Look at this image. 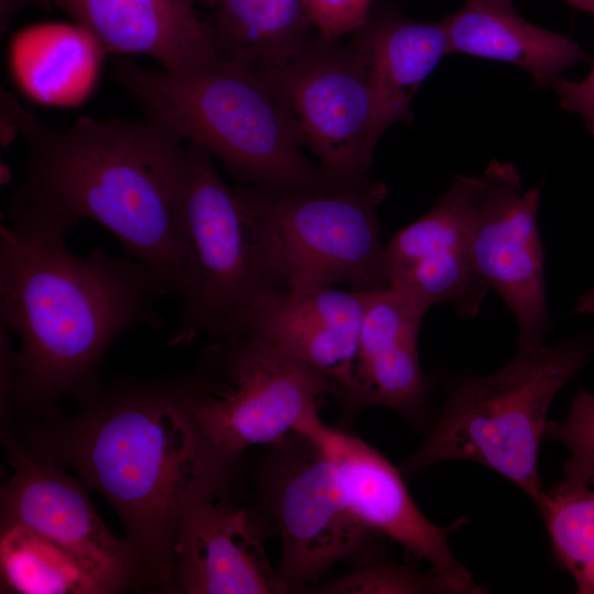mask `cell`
Masks as SVG:
<instances>
[{
	"label": "cell",
	"instance_id": "obj_31",
	"mask_svg": "<svg viewBox=\"0 0 594 594\" xmlns=\"http://www.w3.org/2000/svg\"><path fill=\"white\" fill-rule=\"evenodd\" d=\"M571 7L587 12L594 13V0H564Z\"/></svg>",
	"mask_w": 594,
	"mask_h": 594
},
{
	"label": "cell",
	"instance_id": "obj_16",
	"mask_svg": "<svg viewBox=\"0 0 594 594\" xmlns=\"http://www.w3.org/2000/svg\"><path fill=\"white\" fill-rule=\"evenodd\" d=\"M385 263L388 286L425 310L449 304L463 319L476 317L490 286L471 257L458 176L436 206L389 239Z\"/></svg>",
	"mask_w": 594,
	"mask_h": 594
},
{
	"label": "cell",
	"instance_id": "obj_7",
	"mask_svg": "<svg viewBox=\"0 0 594 594\" xmlns=\"http://www.w3.org/2000/svg\"><path fill=\"white\" fill-rule=\"evenodd\" d=\"M215 339L172 385L207 439L229 458L278 443L319 414L326 395L336 396L328 377L258 339Z\"/></svg>",
	"mask_w": 594,
	"mask_h": 594
},
{
	"label": "cell",
	"instance_id": "obj_20",
	"mask_svg": "<svg viewBox=\"0 0 594 594\" xmlns=\"http://www.w3.org/2000/svg\"><path fill=\"white\" fill-rule=\"evenodd\" d=\"M451 53L514 64L537 85L551 86L569 67L588 61L583 48L566 35L536 26L514 10L466 3L443 19Z\"/></svg>",
	"mask_w": 594,
	"mask_h": 594
},
{
	"label": "cell",
	"instance_id": "obj_19",
	"mask_svg": "<svg viewBox=\"0 0 594 594\" xmlns=\"http://www.w3.org/2000/svg\"><path fill=\"white\" fill-rule=\"evenodd\" d=\"M352 38L364 55L387 128L410 118L415 94L451 53L443 20L416 21L389 9L373 8Z\"/></svg>",
	"mask_w": 594,
	"mask_h": 594
},
{
	"label": "cell",
	"instance_id": "obj_13",
	"mask_svg": "<svg viewBox=\"0 0 594 594\" xmlns=\"http://www.w3.org/2000/svg\"><path fill=\"white\" fill-rule=\"evenodd\" d=\"M7 440L13 473L1 492V528L20 525L65 548L113 593L141 584L138 552L105 525L84 486L58 465Z\"/></svg>",
	"mask_w": 594,
	"mask_h": 594
},
{
	"label": "cell",
	"instance_id": "obj_24",
	"mask_svg": "<svg viewBox=\"0 0 594 594\" xmlns=\"http://www.w3.org/2000/svg\"><path fill=\"white\" fill-rule=\"evenodd\" d=\"M538 509L556 562L572 575L578 593L594 594V491L562 480L544 492Z\"/></svg>",
	"mask_w": 594,
	"mask_h": 594
},
{
	"label": "cell",
	"instance_id": "obj_27",
	"mask_svg": "<svg viewBox=\"0 0 594 594\" xmlns=\"http://www.w3.org/2000/svg\"><path fill=\"white\" fill-rule=\"evenodd\" d=\"M319 34L339 38L367 20L375 0H301Z\"/></svg>",
	"mask_w": 594,
	"mask_h": 594
},
{
	"label": "cell",
	"instance_id": "obj_3",
	"mask_svg": "<svg viewBox=\"0 0 594 594\" xmlns=\"http://www.w3.org/2000/svg\"><path fill=\"white\" fill-rule=\"evenodd\" d=\"M1 106L28 150L25 177L7 212L31 215L67 231L82 219L94 220L177 293L186 141L148 117H81L70 127L54 129L8 92Z\"/></svg>",
	"mask_w": 594,
	"mask_h": 594
},
{
	"label": "cell",
	"instance_id": "obj_11",
	"mask_svg": "<svg viewBox=\"0 0 594 594\" xmlns=\"http://www.w3.org/2000/svg\"><path fill=\"white\" fill-rule=\"evenodd\" d=\"M457 176L476 272L512 312L518 348L544 344L550 319L538 228L540 186L525 190L516 167L496 160L479 177Z\"/></svg>",
	"mask_w": 594,
	"mask_h": 594
},
{
	"label": "cell",
	"instance_id": "obj_9",
	"mask_svg": "<svg viewBox=\"0 0 594 594\" xmlns=\"http://www.w3.org/2000/svg\"><path fill=\"white\" fill-rule=\"evenodd\" d=\"M317 32L282 66L260 69L287 111L302 141L332 179L367 177L376 144L387 129L364 55L351 37Z\"/></svg>",
	"mask_w": 594,
	"mask_h": 594
},
{
	"label": "cell",
	"instance_id": "obj_12",
	"mask_svg": "<svg viewBox=\"0 0 594 594\" xmlns=\"http://www.w3.org/2000/svg\"><path fill=\"white\" fill-rule=\"evenodd\" d=\"M294 432L309 437L330 458L345 498L363 525L430 563L431 572L457 593L482 592L449 548L448 535L459 522L447 528L430 521L383 454L361 438L326 425L319 414L306 418Z\"/></svg>",
	"mask_w": 594,
	"mask_h": 594
},
{
	"label": "cell",
	"instance_id": "obj_6",
	"mask_svg": "<svg viewBox=\"0 0 594 594\" xmlns=\"http://www.w3.org/2000/svg\"><path fill=\"white\" fill-rule=\"evenodd\" d=\"M183 310L172 345L220 336L243 310L286 289L270 240L239 186H228L212 155L186 142L179 196Z\"/></svg>",
	"mask_w": 594,
	"mask_h": 594
},
{
	"label": "cell",
	"instance_id": "obj_23",
	"mask_svg": "<svg viewBox=\"0 0 594 594\" xmlns=\"http://www.w3.org/2000/svg\"><path fill=\"white\" fill-rule=\"evenodd\" d=\"M2 590L21 594L113 593L81 559L20 525L1 528Z\"/></svg>",
	"mask_w": 594,
	"mask_h": 594
},
{
	"label": "cell",
	"instance_id": "obj_17",
	"mask_svg": "<svg viewBox=\"0 0 594 594\" xmlns=\"http://www.w3.org/2000/svg\"><path fill=\"white\" fill-rule=\"evenodd\" d=\"M426 312L389 286L365 292L346 406H384L413 421L425 417L430 385L419 361L418 334Z\"/></svg>",
	"mask_w": 594,
	"mask_h": 594
},
{
	"label": "cell",
	"instance_id": "obj_8",
	"mask_svg": "<svg viewBox=\"0 0 594 594\" xmlns=\"http://www.w3.org/2000/svg\"><path fill=\"white\" fill-rule=\"evenodd\" d=\"M239 187L270 235L286 289L388 286L378 226L383 182L332 179L288 191Z\"/></svg>",
	"mask_w": 594,
	"mask_h": 594
},
{
	"label": "cell",
	"instance_id": "obj_33",
	"mask_svg": "<svg viewBox=\"0 0 594 594\" xmlns=\"http://www.w3.org/2000/svg\"><path fill=\"white\" fill-rule=\"evenodd\" d=\"M36 1H40V0H36Z\"/></svg>",
	"mask_w": 594,
	"mask_h": 594
},
{
	"label": "cell",
	"instance_id": "obj_26",
	"mask_svg": "<svg viewBox=\"0 0 594 594\" xmlns=\"http://www.w3.org/2000/svg\"><path fill=\"white\" fill-rule=\"evenodd\" d=\"M544 438L561 442L570 452L563 481L594 485V394L581 389L562 421H547Z\"/></svg>",
	"mask_w": 594,
	"mask_h": 594
},
{
	"label": "cell",
	"instance_id": "obj_1",
	"mask_svg": "<svg viewBox=\"0 0 594 594\" xmlns=\"http://www.w3.org/2000/svg\"><path fill=\"white\" fill-rule=\"evenodd\" d=\"M73 417L30 427V451L68 466L119 515L141 561V584L174 593V549L195 503L220 497L235 460L222 454L168 384L98 391Z\"/></svg>",
	"mask_w": 594,
	"mask_h": 594
},
{
	"label": "cell",
	"instance_id": "obj_29",
	"mask_svg": "<svg viewBox=\"0 0 594 594\" xmlns=\"http://www.w3.org/2000/svg\"><path fill=\"white\" fill-rule=\"evenodd\" d=\"M574 315H593L594 314V286L581 295L572 310Z\"/></svg>",
	"mask_w": 594,
	"mask_h": 594
},
{
	"label": "cell",
	"instance_id": "obj_2",
	"mask_svg": "<svg viewBox=\"0 0 594 594\" xmlns=\"http://www.w3.org/2000/svg\"><path fill=\"white\" fill-rule=\"evenodd\" d=\"M7 219L0 317L19 349L4 394L36 408L66 395L85 400L100 391L97 372L114 340L138 324L161 327L154 301L174 289L129 254H73L58 224L28 215Z\"/></svg>",
	"mask_w": 594,
	"mask_h": 594
},
{
	"label": "cell",
	"instance_id": "obj_25",
	"mask_svg": "<svg viewBox=\"0 0 594 594\" xmlns=\"http://www.w3.org/2000/svg\"><path fill=\"white\" fill-rule=\"evenodd\" d=\"M320 594L455 593L443 578L421 574L372 553L348 573L311 588Z\"/></svg>",
	"mask_w": 594,
	"mask_h": 594
},
{
	"label": "cell",
	"instance_id": "obj_21",
	"mask_svg": "<svg viewBox=\"0 0 594 594\" xmlns=\"http://www.w3.org/2000/svg\"><path fill=\"white\" fill-rule=\"evenodd\" d=\"M212 10L209 22L218 55L257 69L284 65L317 32L301 0H200Z\"/></svg>",
	"mask_w": 594,
	"mask_h": 594
},
{
	"label": "cell",
	"instance_id": "obj_18",
	"mask_svg": "<svg viewBox=\"0 0 594 594\" xmlns=\"http://www.w3.org/2000/svg\"><path fill=\"white\" fill-rule=\"evenodd\" d=\"M65 11L102 51L143 54L163 69L185 72L217 57L209 22L196 10L200 0H40Z\"/></svg>",
	"mask_w": 594,
	"mask_h": 594
},
{
	"label": "cell",
	"instance_id": "obj_5",
	"mask_svg": "<svg viewBox=\"0 0 594 594\" xmlns=\"http://www.w3.org/2000/svg\"><path fill=\"white\" fill-rule=\"evenodd\" d=\"M581 342L518 348L493 374L466 377L450 389L427 440L404 463L409 474L447 460L483 464L517 485L538 507V452L548 409L590 358Z\"/></svg>",
	"mask_w": 594,
	"mask_h": 594
},
{
	"label": "cell",
	"instance_id": "obj_15",
	"mask_svg": "<svg viewBox=\"0 0 594 594\" xmlns=\"http://www.w3.org/2000/svg\"><path fill=\"white\" fill-rule=\"evenodd\" d=\"M174 593L280 594L289 592L265 552L253 512L202 499L185 513L174 549Z\"/></svg>",
	"mask_w": 594,
	"mask_h": 594
},
{
	"label": "cell",
	"instance_id": "obj_28",
	"mask_svg": "<svg viewBox=\"0 0 594 594\" xmlns=\"http://www.w3.org/2000/svg\"><path fill=\"white\" fill-rule=\"evenodd\" d=\"M551 87L561 106L582 116L588 132L594 136V63L590 74L581 81L558 78Z\"/></svg>",
	"mask_w": 594,
	"mask_h": 594
},
{
	"label": "cell",
	"instance_id": "obj_14",
	"mask_svg": "<svg viewBox=\"0 0 594 594\" xmlns=\"http://www.w3.org/2000/svg\"><path fill=\"white\" fill-rule=\"evenodd\" d=\"M365 292L329 287L284 289L239 314L220 334L253 337L319 372L343 404L354 372Z\"/></svg>",
	"mask_w": 594,
	"mask_h": 594
},
{
	"label": "cell",
	"instance_id": "obj_22",
	"mask_svg": "<svg viewBox=\"0 0 594 594\" xmlns=\"http://www.w3.org/2000/svg\"><path fill=\"white\" fill-rule=\"evenodd\" d=\"M15 64L29 91L46 101H70L85 94L95 75L98 52L80 25L44 24L22 32L14 44Z\"/></svg>",
	"mask_w": 594,
	"mask_h": 594
},
{
	"label": "cell",
	"instance_id": "obj_30",
	"mask_svg": "<svg viewBox=\"0 0 594 594\" xmlns=\"http://www.w3.org/2000/svg\"><path fill=\"white\" fill-rule=\"evenodd\" d=\"M466 3L495 10H514L513 0H466Z\"/></svg>",
	"mask_w": 594,
	"mask_h": 594
},
{
	"label": "cell",
	"instance_id": "obj_32",
	"mask_svg": "<svg viewBox=\"0 0 594 594\" xmlns=\"http://www.w3.org/2000/svg\"><path fill=\"white\" fill-rule=\"evenodd\" d=\"M19 1L20 0H2V8H4L2 15L7 16L13 10L14 6L19 4Z\"/></svg>",
	"mask_w": 594,
	"mask_h": 594
},
{
	"label": "cell",
	"instance_id": "obj_10",
	"mask_svg": "<svg viewBox=\"0 0 594 594\" xmlns=\"http://www.w3.org/2000/svg\"><path fill=\"white\" fill-rule=\"evenodd\" d=\"M270 448L258 488L280 538L277 571L289 590L309 587L342 560L373 553L377 535L353 513L323 450L299 432Z\"/></svg>",
	"mask_w": 594,
	"mask_h": 594
},
{
	"label": "cell",
	"instance_id": "obj_4",
	"mask_svg": "<svg viewBox=\"0 0 594 594\" xmlns=\"http://www.w3.org/2000/svg\"><path fill=\"white\" fill-rule=\"evenodd\" d=\"M114 70L148 118L202 146L243 185L288 191L332 179L301 152L300 134L262 70L220 56L185 72L131 61Z\"/></svg>",
	"mask_w": 594,
	"mask_h": 594
}]
</instances>
